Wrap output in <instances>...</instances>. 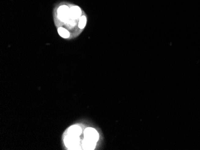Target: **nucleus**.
Instances as JSON below:
<instances>
[{"label":"nucleus","mask_w":200,"mask_h":150,"mask_svg":"<svg viewBox=\"0 0 200 150\" xmlns=\"http://www.w3.org/2000/svg\"><path fill=\"white\" fill-rule=\"evenodd\" d=\"M70 8L65 5H62L57 9V17L58 18L63 21L67 22L70 18Z\"/></svg>","instance_id":"nucleus-1"},{"label":"nucleus","mask_w":200,"mask_h":150,"mask_svg":"<svg viewBox=\"0 0 200 150\" xmlns=\"http://www.w3.org/2000/svg\"><path fill=\"white\" fill-rule=\"evenodd\" d=\"M84 137L86 140L96 143L99 139V135L95 129L88 127L85 130Z\"/></svg>","instance_id":"nucleus-2"},{"label":"nucleus","mask_w":200,"mask_h":150,"mask_svg":"<svg viewBox=\"0 0 200 150\" xmlns=\"http://www.w3.org/2000/svg\"><path fill=\"white\" fill-rule=\"evenodd\" d=\"M64 142L68 148L74 150L77 148V145L79 142V139L78 137H71L68 135L65 137Z\"/></svg>","instance_id":"nucleus-3"},{"label":"nucleus","mask_w":200,"mask_h":150,"mask_svg":"<svg viewBox=\"0 0 200 150\" xmlns=\"http://www.w3.org/2000/svg\"><path fill=\"white\" fill-rule=\"evenodd\" d=\"M82 132V129L77 125H74L68 130V135L73 137H79Z\"/></svg>","instance_id":"nucleus-4"},{"label":"nucleus","mask_w":200,"mask_h":150,"mask_svg":"<svg viewBox=\"0 0 200 150\" xmlns=\"http://www.w3.org/2000/svg\"><path fill=\"white\" fill-rule=\"evenodd\" d=\"M81 14V10L78 6H72L70 9V16L71 19H77L80 18Z\"/></svg>","instance_id":"nucleus-5"},{"label":"nucleus","mask_w":200,"mask_h":150,"mask_svg":"<svg viewBox=\"0 0 200 150\" xmlns=\"http://www.w3.org/2000/svg\"><path fill=\"white\" fill-rule=\"evenodd\" d=\"M83 148L85 150H93L95 147L96 143L91 142L86 139H84L82 142Z\"/></svg>","instance_id":"nucleus-6"},{"label":"nucleus","mask_w":200,"mask_h":150,"mask_svg":"<svg viewBox=\"0 0 200 150\" xmlns=\"http://www.w3.org/2000/svg\"><path fill=\"white\" fill-rule=\"evenodd\" d=\"M58 33L61 37L64 38H68L70 37L69 32L64 27H59L57 29Z\"/></svg>","instance_id":"nucleus-7"},{"label":"nucleus","mask_w":200,"mask_h":150,"mask_svg":"<svg viewBox=\"0 0 200 150\" xmlns=\"http://www.w3.org/2000/svg\"><path fill=\"white\" fill-rule=\"evenodd\" d=\"M86 17L85 16H82L79 20V27L80 29L84 28L86 26Z\"/></svg>","instance_id":"nucleus-8"}]
</instances>
